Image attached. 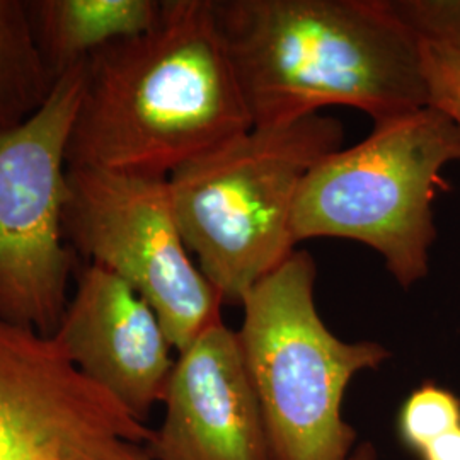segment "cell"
<instances>
[{"label":"cell","mask_w":460,"mask_h":460,"mask_svg":"<svg viewBox=\"0 0 460 460\" xmlns=\"http://www.w3.org/2000/svg\"><path fill=\"white\" fill-rule=\"evenodd\" d=\"M66 358L146 423L163 402L174 368L172 345L159 317L133 287L89 264L51 334Z\"/></svg>","instance_id":"cell-9"},{"label":"cell","mask_w":460,"mask_h":460,"mask_svg":"<svg viewBox=\"0 0 460 460\" xmlns=\"http://www.w3.org/2000/svg\"><path fill=\"white\" fill-rule=\"evenodd\" d=\"M456 428H460V397L433 382L414 389L397 416L399 437L414 454Z\"/></svg>","instance_id":"cell-14"},{"label":"cell","mask_w":460,"mask_h":460,"mask_svg":"<svg viewBox=\"0 0 460 460\" xmlns=\"http://www.w3.org/2000/svg\"><path fill=\"white\" fill-rule=\"evenodd\" d=\"M251 128L214 0H165L146 33L85 58L66 164L169 178Z\"/></svg>","instance_id":"cell-1"},{"label":"cell","mask_w":460,"mask_h":460,"mask_svg":"<svg viewBox=\"0 0 460 460\" xmlns=\"http://www.w3.org/2000/svg\"><path fill=\"white\" fill-rule=\"evenodd\" d=\"M315 275L313 256L296 251L241 302L235 332L273 460H349L358 444L343 418L346 389L391 357L380 343H348L324 324Z\"/></svg>","instance_id":"cell-4"},{"label":"cell","mask_w":460,"mask_h":460,"mask_svg":"<svg viewBox=\"0 0 460 460\" xmlns=\"http://www.w3.org/2000/svg\"><path fill=\"white\" fill-rule=\"evenodd\" d=\"M349 460H377V452L376 447L368 442L357 445V448L353 450Z\"/></svg>","instance_id":"cell-16"},{"label":"cell","mask_w":460,"mask_h":460,"mask_svg":"<svg viewBox=\"0 0 460 460\" xmlns=\"http://www.w3.org/2000/svg\"><path fill=\"white\" fill-rule=\"evenodd\" d=\"M154 460H273L237 332L222 323L180 351L167 384Z\"/></svg>","instance_id":"cell-10"},{"label":"cell","mask_w":460,"mask_h":460,"mask_svg":"<svg viewBox=\"0 0 460 460\" xmlns=\"http://www.w3.org/2000/svg\"><path fill=\"white\" fill-rule=\"evenodd\" d=\"M452 163H460V133L435 110L374 123L360 144L331 152L307 174L292 217L296 244L317 237L362 243L411 288L429 271L433 201Z\"/></svg>","instance_id":"cell-5"},{"label":"cell","mask_w":460,"mask_h":460,"mask_svg":"<svg viewBox=\"0 0 460 460\" xmlns=\"http://www.w3.org/2000/svg\"><path fill=\"white\" fill-rule=\"evenodd\" d=\"M152 440L53 336L0 319V460H154Z\"/></svg>","instance_id":"cell-8"},{"label":"cell","mask_w":460,"mask_h":460,"mask_svg":"<svg viewBox=\"0 0 460 460\" xmlns=\"http://www.w3.org/2000/svg\"><path fill=\"white\" fill-rule=\"evenodd\" d=\"M64 232L89 264L125 279L178 351L222 323V298L193 263L167 178L68 167Z\"/></svg>","instance_id":"cell-6"},{"label":"cell","mask_w":460,"mask_h":460,"mask_svg":"<svg viewBox=\"0 0 460 460\" xmlns=\"http://www.w3.org/2000/svg\"><path fill=\"white\" fill-rule=\"evenodd\" d=\"M252 127L348 106L374 123L427 108L416 38L391 0H214Z\"/></svg>","instance_id":"cell-2"},{"label":"cell","mask_w":460,"mask_h":460,"mask_svg":"<svg viewBox=\"0 0 460 460\" xmlns=\"http://www.w3.org/2000/svg\"><path fill=\"white\" fill-rule=\"evenodd\" d=\"M420 51L427 108L460 133V0H391Z\"/></svg>","instance_id":"cell-13"},{"label":"cell","mask_w":460,"mask_h":460,"mask_svg":"<svg viewBox=\"0 0 460 460\" xmlns=\"http://www.w3.org/2000/svg\"><path fill=\"white\" fill-rule=\"evenodd\" d=\"M343 140V125L321 113L252 127L167 178L184 244L224 304L241 305L296 252L298 191Z\"/></svg>","instance_id":"cell-3"},{"label":"cell","mask_w":460,"mask_h":460,"mask_svg":"<svg viewBox=\"0 0 460 460\" xmlns=\"http://www.w3.org/2000/svg\"><path fill=\"white\" fill-rule=\"evenodd\" d=\"M34 36L51 74L60 79L94 51L150 30L157 0H28Z\"/></svg>","instance_id":"cell-11"},{"label":"cell","mask_w":460,"mask_h":460,"mask_svg":"<svg viewBox=\"0 0 460 460\" xmlns=\"http://www.w3.org/2000/svg\"><path fill=\"white\" fill-rule=\"evenodd\" d=\"M57 81L38 47L28 0H0V138L45 106Z\"/></svg>","instance_id":"cell-12"},{"label":"cell","mask_w":460,"mask_h":460,"mask_svg":"<svg viewBox=\"0 0 460 460\" xmlns=\"http://www.w3.org/2000/svg\"><path fill=\"white\" fill-rule=\"evenodd\" d=\"M418 456L421 460H460V428L438 437Z\"/></svg>","instance_id":"cell-15"},{"label":"cell","mask_w":460,"mask_h":460,"mask_svg":"<svg viewBox=\"0 0 460 460\" xmlns=\"http://www.w3.org/2000/svg\"><path fill=\"white\" fill-rule=\"evenodd\" d=\"M85 60L45 106L0 138V319L51 336L68 304L66 147L83 99Z\"/></svg>","instance_id":"cell-7"}]
</instances>
